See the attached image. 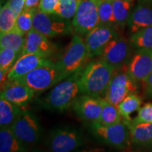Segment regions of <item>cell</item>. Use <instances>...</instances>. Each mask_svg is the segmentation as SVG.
<instances>
[{
    "label": "cell",
    "instance_id": "9c48e42d",
    "mask_svg": "<svg viewBox=\"0 0 152 152\" xmlns=\"http://www.w3.org/2000/svg\"><path fill=\"white\" fill-rule=\"evenodd\" d=\"M71 23L74 32L79 35H87L98 26V0H80Z\"/></svg>",
    "mask_w": 152,
    "mask_h": 152
},
{
    "label": "cell",
    "instance_id": "52a82bcc",
    "mask_svg": "<svg viewBox=\"0 0 152 152\" xmlns=\"http://www.w3.org/2000/svg\"><path fill=\"white\" fill-rule=\"evenodd\" d=\"M11 129L26 147L36 144L41 139L42 128L39 121L35 114L28 110H23Z\"/></svg>",
    "mask_w": 152,
    "mask_h": 152
},
{
    "label": "cell",
    "instance_id": "cb8c5ba5",
    "mask_svg": "<svg viewBox=\"0 0 152 152\" xmlns=\"http://www.w3.org/2000/svg\"><path fill=\"white\" fill-rule=\"evenodd\" d=\"M142 103V98L136 94H131L125 97L118 106L120 113L125 121H131L130 115L137 111H139Z\"/></svg>",
    "mask_w": 152,
    "mask_h": 152
},
{
    "label": "cell",
    "instance_id": "277c9868",
    "mask_svg": "<svg viewBox=\"0 0 152 152\" xmlns=\"http://www.w3.org/2000/svg\"><path fill=\"white\" fill-rule=\"evenodd\" d=\"M64 79L56 63L52 61L16 80L28 86L36 94L51 89Z\"/></svg>",
    "mask_w": 152,
    "mask_h": 152
},
{
    "label": "cell",
    "instance_id": "4dcf8cb0",
    "mask_svg": "<svg viewBox=\"0 0 152 152\" xmlns=\"http://www.w3.org/2000/svg\"><path fill=\"white\" fill-rule=\"evenodd\" d=\"M20 55L12 49H1L0 51V71L8 73Z\"/></svg>",
    "mask_w": 152,
    "mask_h": 152
},
{
    "label": "cell",
    "instance_id": "6da1fadb",
    "mask_svg": "<svg viewBox=\"0 0 152 152\" xmlns=\"http://www.w3.org/2000/svg\"><path fill=\"white\" fill-rule=\"evenodd\" d=\"M82 70L52 87L39 101L42 107L49 111L63 112L73 106L78 94H81L80 78Z\"/></svg>",
    "mask_w": 152,
    "mask_h": 152
},
{
    "label": "cell",
    "instance_id": "7c38bea8",
    "mask_svg": "<svg viewBox=\"0 0 152 152\" xmlns=\"http://www.w3.org/2000/svg\"><path fill=\"white\" fill-rule=\"evenodd\" d=\"M118 35L115 26L99 25L85 35V42L88 51L89 58L99 56L106 45Z\"/></svg>",
    "mask_w": 152,
    "mask_h": 152
},
{
    "label": "cell",
    "instance_id": "f1b7e54d",
    "mask_svg": "<svg viewBox=\"0 0 152 152\" xmlns=\"http://www.w3.org/2000/svg\"><path fill=\"white\" fill-rule=\"evenodd\" d=\"M16 18L9 7L8 2L1 7L0 11V33H7L14 29L16 26Z\"/></svg>",
    "mask_w": 152,
    "mask_h": 152
},
{
    "label": "cell",
    "instance_id": "8fae6325",
    "mask_svg": "<svg viewBox=\"0 0 152 152\" xmlns=\"http://www.w3.org/2000/svg\"><path fill=\"white\" fill-rule=\"evenodd\" d=\"M130 42L119 35L111 39L102 51L100 59L116 70L124 68L130 60Z\"/></svg>",
    "mask_w": 152,
    "mask_h": 152
},
{
    "label": "cell",
    "instance_id": "d590c367",
    "mask_svg": "<svg viewBox=\"0 0 152 152\" xmlns=\"http://www.w3.org/2000/svg\"><path fill=\"white\" fill-rule=\"evenodd\" d=\"M41 0H26L25 4L24 9H28L33 8V7H37L39 6ZM23 9V10H24Z\"/></svg>",
    "mask_w": 152,
    "mask_h": 152
},
{
    "label": "cell",
    "instance_id": "8d00e7d4",
    "mask_svg": "<svg viewBox=\"0 0 152 152\" xmlns=\"http://www.w3.org/2000/svg\"><path fill=\"white\" fill-rule=\"evenodd\" d=\"M126 1H131V2H132V1H134V0H126Z\"/></svg>",
    "mask_w": 152,
    "mask_h": 152
},
{
    "label": "cell",
    "instance_id": "83f0119b",
    "mask_svg": "<svg viewBox=\"0 0 152 152\" xmlns=\"http://www.w3.org/2000/svg\"><path fill=\"white\" fill-rule=\"evenodd\" d=\"M37 9V7L24 9L16 18L15 28H16L19 32H20L23 35H27L30 30L33 28L34 15Z\"/></svg>",
    "mask_w": 152,
    "mask_h": 152
},
{
    "label": "cell",
    "instance_id": "603a6c76",
    "mask_svg": "<svg viewBox=\"0 0 152 152\" xmlns=\"http://www.w3.org/2000/svg\"><path fill=\"white\" fill-rule=\"evenodd\" d=\"M130 42L137 51L152 52V26L133 33L130 38Z\"/></svg>",
    "mask_w": 152,
    "mask_h": 152
},
{
    "label": "cell",
    "instance_id": "ba28073f",
    "mask_svg": "<svg viewBox=\"0 0 152 152\" xmlns=\"http://www.w3.org/2000/svg\"><path fill=\"white\" fill-rule=\"evenodd\" d=\"M33 28L47 37L70 35L73 28L70 20L56 14H47L37 9L34 15Z\"/></svg>",
    "mask_w": 152,
    "mask_h": 152
},
{
    "label": "cell",
    "instance_id": "d6a6232c",
    "mask_svg": "<svg viewBox=\"0 0 152 152\" xmlns=\"http://www.w3.org/2000/svg\"><path fill=\"white\" fill-rule=\"evenodd\" d=\"M59 0H41L38 9L47 14H54Z\"/></svg>",
    "mask_w": 152,
    "mask_h": 152
},
{
    "label": "cell",
    "instance_id": "836d02e7",
    "mask_svg": "<svg viewBox=\"0 0 152 152\" xmlns=\"http://www.w3.org/2000/svg\"><path fill=\"white\" fill-rule=\"evenodd\" d=\"M26 1V0H8L7 1L16 18L23 11Z\"/></svg>",
    "mask_w": 152,
    "mask_h": 152
},
{
    "label": "cell",
    "instance_id": "e0dca14e",
    "mask_svg": "<svg viewBox=\"0 0 152 152\" xmlns=\"http://www.w3.org/2000/svg\"><path fill=\"white\" fill-rule=\"evenodd\" d=\"M128 64L127 71L132 78L143 82L152 72V52L137 51Z\"/></svg>",
    "mask_w": 152,
    "mask_h": 152
},
{
    "label": "cell",
    "instance_id": "3957f363",
    "mask_svg": "<svg viewBox=\"0 0 152 152\" xmlns=\"http://www.w3.org/2000/svg\"><path fill=\"white\" fill-rule=\"evenodd\" d=\"M89 54L85 40L79 35H75L72 38L65 52L56 64L64 77L83 69L87 65Z\"/></svg>",
    "mask_w": 152,
    "mask_h": 152
},
{
    "label": "cell",
    "instance_id": "1f68e13d",
    "mask_svg": "<svg viewBox=\"0 0 152 152\" xmlns=\"http://www.w3.org/2000/svg\"><path fill=\"white\" fill-rule=\"evenodd\" d=\"M131 123H152V103H147L139 109L137 115L131 121Z\"/></svg>",
    "mask_w": 152,
    "mask_h": 152
},
{
    "label": "cell",
    "instance_id": "30bf717a",
    "mask_svg": "<svg viewBox=\"0 0 152 152\" xmlns=\"http://www.w3.org/2000/svg\"><path fill=\"white\" fill-rule=\"evenodd\" d=\"M137 83L132 78L127 70H116L110 82L104 99L118 106L125 97L137 90Z\"/></svg>",
    "mask_w": 152,
    "mask_h": 152
},
{
    "label": "cell",
    "instance_id": "2e32d148",
    "mask_svg": "<svg viewBox=\"0 0 152 152\" xmlns=\"http://www.w3.org/2000/svg\"><path fill=\"white\" fill-rule=\"evenodd\" d=\"M35 94L31 89L17 80H9L1 90V98L20 107L28 105Z\"/></svg>",
    "mask_w": 152,
    "mask_h": 152
},
{
    "label": "cell",
    "instance_id": "8992f818",
    "mask_svg": "<svg viewBox=\"0 0 152 152\" xmlns=\"http://www.w3.org/2000/svg\"><path fill=\"white\" fill-rule=\"evenodd\" d=\"M80 131L73 127L55 128L49 136L47 144L50 152H71L84 144Z\"/></svg>",
    "mask_w": 152,
    "mask_h": 152
},
{
    "label": "cell",
    "instance_id": "f546056e",
    "mask_svg": "<svg viewBox=\"0 0 152 152\" xmlns=\"http://www.w3.org/2000/svg\"><path fill=\"white\" fill-rule=\"evenodd\" d=\"M80 1V0H59L54 14L70 20L75 16Z\"/></svg>",
    "mask_w": 152,
    "mask_h": 152
},
{
    "label": "cell",
    "instance_id": "9a60e30c",
    "mask_svg": "<svg viewBox=\"0 0 152 152\" xmlns=\"http://www.w3.org/2000/svg\"><path fill=\"white\" fill-rule=\"evenodd\" d=\"M52 61L47 57L38 54H28L20 56L8 72L9 80H16L39 66Z\"/></svg>",
    "mask_w": 152,
    "mask_h": 152
},
{
    "label": "cell",
    "instance_id": "ac0fdd59",
    "mask_svg": "<svg viewBox=\"0 0 152 152\" xmlns=\"http://www.w3.org/2000/svg\"><path fill=\"white\" fill-rule=\"evenodd\" d=\"M128 26L132 34L152 26V0H139L132 11Z\"/></svg>",
    "mask_w": 152,
    "mask_h": 152
},
{
    "label": "cell",
    "instance_id": "44dd1931",
    "mask_svg": "<svg viewBox=\"0 0 152 152\" xmlns=\"http://www.w3.org/2000/svg\"><path fill=\"white\" fill-rule=\"evenodd\" d=\"M26 146L12 132L11 128H1L0 152H26Z\"/></svg>",
    "mask_w": 152,
    "mask_h": 152
},
{
    "label": "cell",
    "instance_id": "ffe728a7",
    "mask_svg": "<svg viewBox=\"0 0 152 152\" xmlns=\"http://www.w3.org/2000/svg\"><path fill=\"white\" fill-rule=\"evenodd\" d=\"M4 98L0 99V127L11 128L24 109Z\"/></svg>",
    "mask_w": 152,
    "mask_h": 152
},
{
    "label": "cell",
    "instance_id": "d6986e66",
    "mask_svg": "<svg viewBox=\"0 0 152 152\" xmlns=\"http://www.w3.org/2000/svg\"><path fill=\"white\" fill-rule=\"evenodd\" d=\"M124 121V120H123ZM130 129L131 142L137 146L152 144V123H131L126 122Z\"/></svg>",
    "mask_w": 152,
    "mask_h": 152
},
{
    "label": "cell",
    "instance_id": "5bb4252c",
    "mask_svg": "<svg viewBox=\"0 0 152 152\" xmlns=\"http://www.w3.org/2000/svg\"><path fill=\"white\" fill-rule=\"evenodd\" d=\"M54 45L49 40L48 37L33 28L26 36L24 46L20 56L24 54H34L49 58L54 54Z\"/></svg>",
    "mask_w": 152,
    "mask_h": 152
},
{
    "label": "cell",
    "instance_id": "7402d4cb",
    "mask_svg": "<svg viewBox=\"0 0 152 152\" xmlns=\"http://www.w3.org/2000/svg\"><path fill=\"white\" fill-rule=\"evenodd\" d=\"M26 36L14 28L11 31L0 36V48L12 49L20 55L23 48Z\"/></svg>",
    "mask_w": 152,
    "mask_h": 152
},
{
    "label": "cell",
    "instance_id": "e575fe53",
    "mask_svg": "<svg viewBox=\"0 0 152 152\" xmlns=\"http://www.w3.org/2000/svg\"><path fill=\"white\" fill-rule=\"evenodd\" d=\"M144 94L146 98H152V72L143 81Z\"/></svg>",
    "mask_w": 152,
    "mask_h": 152
},
{
    "label": "cell",
    "instance_id": "7a4b0ae2",
    "mask_svg": "<svg viewBox=\"0 0 152 152\" xmlns=\"http://www.w3.org/2000/svg\"><path fill=\"white\" fill-rule=\"evenodd\" d=\"M115 71L113 68L100 58L91 61L82 70L80 93L103 98Z\"/></svg>",
    "mask_w": 152,
    "mask_h": 152
},
{
    "label": "cell",
    "instance_id": "d4e9b609",
    "mask_svg": "<svg viewBox=\"0 0 152 152\" xmlns=\"http://www.w3.org/2000/svg\"><path fill=\"white\" fill-rule=\"evenodd\" d=\"M118 106L113 105L105 99H102V110L98 122L104 125L117 124L123 121Z\"/></svg>",
    "mask_w": 152,
    "mask_h": 152
},
{
    "label": "cell",
    "instance_id": "4fadbf2b",
    "mask_svg": "<svg viewBox=\"0 0 152 152\" xmlns=\"http://www.w3.org/2000/svg\"><path fill=\"white\" fill-rule=\"evenodd\" d=\"M102 99L83 94L76 98L72 107L76 115L82 120L96 122L99 121L102 113Z\"/></svg>",
    "mask_w": 152,
    "mask_h": 152
},
{
    "label": "cell",
    "instance_id": "4316f807",
    "mask_svg": "<svg viewBox=\"0 0 152 152\" xmlns=\"http://www.w3.org/2000/svg\"><path fill=\"white\" fill-rule=\"evenodd\" d=\"M99 25L116 26L113 11V0H98Z\"/></svg>",
    "mask_w": 152,
    "mask_h": 152
},
{
    "label": "cell",
    "instance_id": "5b68a950",
    "mask_svg": "<svg viewBox=\"0 0 152 152\" xmlns=\"http://www.w3.org/2000/svg\"><path fill=\"white\" fill-rule=\"evenodd\" d=\"M91 131L100 141L118 149H126L131 142L130 129L124 121L117 124L104 125L98 121L91 123Z\"/></svg>",
    "mask_w": 152,
    "mask_h": 152
},
{
    "label": "cell",
    "instance_id": "484cf974",
    "mask_svg": "<svg viewBox=\"0 0 152 152\" xmlns=\"http://www.w3.org/2000/svg\"><path fill=\"white\" fill-rule=\"evenodd\" d=\"M113 11L117 26L128 25L131 13V1L126 0H113Z\"/></svg>",
    "mask_w": 152,
    "mask_h": 152
}]
</instances>
